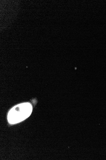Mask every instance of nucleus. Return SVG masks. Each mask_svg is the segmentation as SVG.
Instances as JSON below:
<instances>
[{
	"label": "nucleus",
	"instance_id": "1",
	"mask_svg": "<svg viewBox=\"0 0 106 160\" xmlns=\"http://www.w3.org/2000/svg\"><path fill=\"white\" fill-rule=\"evenodd\" d=\"M32 111V106L29 103H21L15 106L8 113V121L11 124L21 122L28 118Z\"/></svg>",
	"mask_w": 106,
	"mask_h": 160
}]
</instances>
